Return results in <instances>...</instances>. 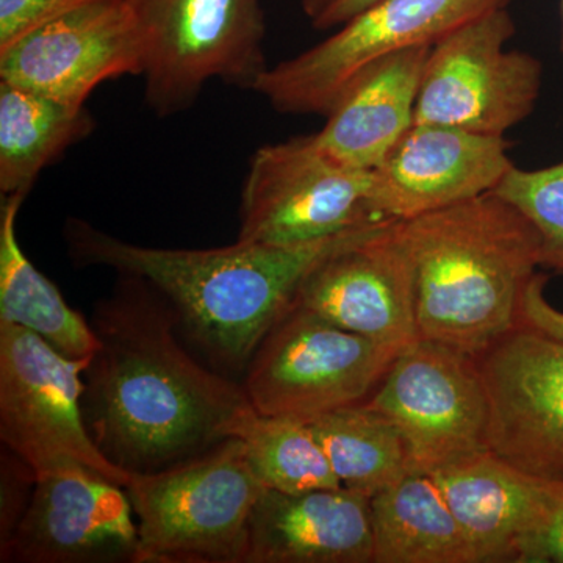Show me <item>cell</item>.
<instances>
[{
  "instance_id": "cell-3",
  "label": "cell",
  "mask_w": 563,
  "mask_h": 563,
  "mask_svg": "<svg viewBox=\"0 0 563 563\" xmlns=\"http://www.w3.org/2000/svg\"><path fill=\"white\" fill-rule=\"evenodd\" d=\"M418 339L479 357L521 325L540 265L531 221L495 191L402 220Z\"/></svg>"
},
{
  "instance_id": "cell-6",
  "label": "cell",
  "mask_w": 563,
  "mask_h": 563,
  "mask_svg": "<svg viewBox=\"0 0 563 563\" xmlns=\"http://www.w3.org/2000/svg\"><path fill=\"white\" fill-rule=\"evenodd\" d=\"M510 0H376L329 38L269 66L254 91L284 114L325 117L363 69L388 55L432 47Z\"/></svg>"
},
{
  "instance_id": "cell-4",
  "label": "cell",
  "mask_w": 563,
  "mask_h": 563,
  "mask_svg": "<svg viewBox=\"0 0 563 563\" xmlns=\"http://www.w3.org/2000/svg\"><path fill=\"white\" fill-rule=\"evenodd\" d=\"M265 490L239 439L161 472L131 474L135 563H244L252 512Z\"/></svg>"
},
{
  "instance_id": "cell-15",
  "label": "cell",
  "mask_w": 563,
  "mask_h": 563,
  "mask_svg": "<svg viewBox=\"0 0 563 563\" xmlns=\"http://www.w3.org/2000/svg\"><path fill=\"white\" fill-rule=\"evenodd\" d=\"M139 525L121 485L85 468L38 476L2 563H135Z\"/></svg>"
},
{
  "instance_id": "cell-28",
  "label": "cell",
  "mask_w": 563,
  "mask_h": 563,
  "mask_svg": "<svg viewBox=\"0 0 563 563\" xmlns=\"http://www.w3.org/2000/svg\"><path fill=\"white\" fill-rule=\"evenodd\" d=\"M548 276L537 273L529 282L521 303V324L554 336L563 342V310L547 298Z\"/></svg>"
},
{
  "instance_id": "cell-10",
  "label": "cell",
  "mask_w": 563,
  "mask_h": 563,
  "mask_svg": "<svg viewBox=\"0 0 563 563\" xmlns=\"http://www.w3.org/2000/svg\"><path fill=\"white\" fill-rule=\"evenodd\" d=\"M509 9L488 11L431 47L415 124H440L506 136L536 110L543 65L529 52L506 49L514 38Z\"/></svg>"
},
{
  "instance_id": "cell-13",
  "label": "cell",
  "mask_w": 563,
  "mask_h": 563,
  "mask_svg": "<svg viewBox=\"0 0 563 563\" xmlns=\"http://www.w3.org/2000/svg\"><path fill=\"white\" fill-rule=\"evenodd\" d=\"M144 49L128 0H99L0 51V81L85 107L103 81L143 74Z\"/></svg>"
},
{
  "instance_id": "cell-26",
  "label": "cell",
  "mask_w": 563,
  "mask_h": 563,
  "mask_svg": "<svg viewBox=\"0 0 563 563\" xmlns=\"http://www.w3.org/2000/svg\"><path fill=\"white\" fill-rule=\"evenodd\" d=\"M38 474L20 454L0 451V553L7 550L24 520L35 493Z\"/></svg>"
},
{
  "instance_id": "cell-16",
  "label": "cell",
  "mask_w": 563,
  "mask_h": 563,
  "mask_svg": "<svg viewBox=\"0 0 563 563\" xmlns=\"http://www.w3.org/2000/svg\"><path fill=\"white\" fill-rule=\"evenodd\" d=\"M506 136L413 124L373 169L374 206L384 220H410L495 191L514 168Z\"/></svg>"
},
{
  "instance_id": "cell-21",
  "label": "cell",
  "mask_w": 563,
  "mask_h": 563,
  "mask_svg": "<svg viewBox=\"0 0 563 563\" xmlns=\"http://www.w3.org/2000/svg\"><path fill=\"white\" fill-rule=\"evenodd\" d=\"M95 128L87 107L0 81V198H25L40 174Z\"/></svg>"
},
{
  "instance_id": "cell-8",
  "label": "cell",
  "mask_w": 563,
  "mask_h": 563,
  "mask_svg": "<svg viewBox=\"0 0 563 563\" xmlns=\"http://www.w3.org/2000/svg\"><path fill=\"white\" fill-rule=\"evenodd\" d=\"M90 358H68L29 329L0 320V440L38 476L85 468L125 485L99 451L81 409Z\"/></svg>"
},
{
  "instance_id": "cell-5",
  "label": "cell",
  "mask_w": 563,
  "mask_h": 563,
  "mask_svg": "<svg viewBox=\"0 0 563 563\" xmlns=\"http://www.w3.org/2000/svg\"><path fill=\"white\" fill-rule=\"evenodd\" d=\"M144 49V99L157 117L190 109L211 80L254 91L265 70L262 0H128Z\"/></svg>"
},
{
  "instance_id": "cell-27",
  "label": "cell",
  "mask_w": 563,
  "mask_h": 563,
  "mask_svg": "<svg viewBox=\"0 0 563 563\" xmlns=\"http://www.w3.org/2000/svg\"><path fill=\"white\" fill-rule=\"evenodd\" d=\"M99 0H0V51L41 25Z\"/></svg>"
},
{
  "instance_id": "cell-22",
  "label": "cell",
  "mask_w": 563,
  "mask_h": 563,
  "mask_svg": "<svg viewBox=\"0 0 563 563\" xmlns=\"http://www.w3.org/2000/svg\"><path fill=\"white\" fill-rule=\"evenodd\" d=\"M24 196L0 203V320L41 336L68 358H90L99 340L90 320L69 307L60 290L29 261L18 239Z\"/></svg>"
},
{
  "instance_id": "cell-32",
  "label": "cell",
  "mask_w": 563,
  "mask_h": 563,
  "mask_svg": "<svg viewBox=\"0 0 563 563\" xmlns=\"http://www.w3.org/2000/svg\"><path fill=\"white\" fill-rule=\"evenodd\" d=\"M561 24H562L561 49H562V54H563V0H561Z\"/></svg>"
},
{
  "instance_id": "cell-31",
  "label": "cell",
  "mask_w": 563,
  "mask_h": 563,
  "mask_svg": "<svg viewBox=\"0 0 563 563\" xmlns=\"http://www.w3.org/2000/svg\"><path fill=\"white\" fill-rule=\"evenodd\" d=\"M335 0H301L303 13L310 21L317 20L322 11L328 10Z\"/></svg>"
},
{
  "instance_id": "cell-18",
  "label": "cell",
  "mask_w": 563,
  "mask_h": 563,
  "mask_svg": "<svg viewBox=\"0 0 563 563\" xmlns=\"http://www.w3.org/2000/svg\"><path fill=\"white\" fill-rule=\"evenodd\" d=\"M369 499L346 488H266L252 512L244 563H373Z\"/></svg>"
},
{
  "instance_id": "cell-29",
  "label": "cell",
  "mask_w": 563,
  "mask_h": 563,
  "mask_svg": "<svg viewBox=\"0 0 563 563\" xmlns=\"http://www.w3.org/2000/svg\"><path fill=\"white\" fill-rule=\"evenodd\" d=\"M521 563H563V507L528 548Z\"/></svg>"
},
{
  "instance_id": "cell-30",
  "label": "cell",
  "mask_w": 563,
  "mask_h": 563,
  "mask_svg": "<svg viewBox=\"0 0 563 563\" xmlns=\"http://www.w3.org/2000/svg\"><path fill=\"white\" fill-rule=\"evenodd\" d=\"M376 0H335L328 10L322 11L312 25L317 31H332L361 13Z\"/></svg>"
},
{
  "instance_id": "cell-14",
  "label": "cell",
  "mask_w": 563,
  "mask_h": 563,
  "mask_svg": "<svg viewBox=\"0 0 563 563\" xmlns=\"http://www.w3.org/2000/svg\"><path fill=\"white\" fill-rule=\"evenodd\" d=\"M292 306L377 342H415L413 273L401 222H379L322 258Z\"/></svg>"
},
{
  "instance_id": "cell-17",
  "label": "cell",
  "mask_w": 563,
  "mask_h": 563,
  "mask_svg": "<svg viewBox=\"0 0 563 563\" xmlns=\"http://www.w3.org/2000/svg\"><path fill=\"white\" fill-rule=\"evenodd\" d=\"M432 476L479 563H521L563 507V483L521 472L490 451Z\"/></svg>"
},
{
  "instance_id": "cell-25",
  "label": "cell",
  "mask_w": 563,
  "mask_h": 563,
  "mask_svg": "<svg viewBox=\"0 0 563 563\" xmlns=\"http://www.w3.org/2000/svg\"><path fill=\"white\" fill-rule=\"evenodd\" d=\"M495 192L536 228L542 268L563 276V158L544 168L514 166Z\"/></svg>"
},
{
  "instance_id": "cell-20",
  "label": "cell",
  "mask_w": 563,
  "mask_h": 563,
  "mask_svg": "<svg viewBox=\"0 0 563 563\" xmlns=\"http://www.w3.org/2000/svg\"><path fill=\"white\" fill-rule=\"evenodd\" d=\"M369 506L373 563H479L432 474L410 472Z\"/></svg>"
},
{
  "instance_id": "cell-24",
  "label": "cell",
  "mask_w": 563,
  "mask_h": 563,
  "mask_svg": "<svg viewBox=\"0 0 563 563\" xmlns=\"http://www.w3.org/2000/svg\"><path fill=\"white\" fill-rule=\"evenodd\" d=\"M251 468L269 490L342 488L309 421L247 409L232 428Z\"/></svg>"
},
{
  "instance_id": "cell-7",
  "label": "cell",
  "mask_w": 563,
  "mask_h": 563,
  "mask_svg": "<svg viewBox=\"0 0 563 563\" xmlns=\"http://www.w3.org/2000/svg\"><path fill=\"white\" fill-rule=\"evenodd\" d=\"M401 350L292 306L252 355L242 385L258 413L310 421L368 401Z\"/></svg>"
},
{
  "instance_id": "cell-1",
  "label": "cell",
  "mask_w": 563,
  "mask_h": 563,
  "mask_svg": "<svg viewBox=\"0 0 563 563\" xmlns=\"http://www.w3.org/2000/svg\"><path fill=\"white\" fill-rule=\"evenodd\" d=\"M98 351L85 369V422L129 474L161 472L232 439L252 404L242 384L192 357L180 318L150 282L120 274L90 317Z\"/></svg>"
},
{
  "instance_id": "cell-23",
  "label": "cell",
  "mask_w": 563,
  "mask_h": 563,
  "mask_svg": "<svg viewBox=\"0 0 563 563\" xmlns=\"http://www.w3.org/2000/svg\"><path fill=\"white\" fill-rule=\"evenodd\" d=\"M309 422L346 490L372 499L412 472L401 432L365 402L320 415Z\"/></svg>"
},
{
  "instance_id": "cell-11",
  "label": "cell",
  "mask_w": 563,
  "mask_h": 563,
  "mask_svg": "<svg viewBox=\"0 0 563 563\" xmlns=\"http://www.w3.org/2000/svg\"><path fill=\"white\" fill-rule=\"evenodd\" d=\"M365 404L401 432L412 472L437 473L488 451L483 377L476 358L453 347L407 344Z\"/></svg>"
},
{
  "instance_id": "cell-19",
  "label": "cell",
  "mask_w": 563,
  "mask_h": 563,
  "mask_svg": "<svg viewBox=\"0 0 563 563\" xmlns=\"http://www.w3.org/2000/svg\"><path fill=\"white\" fill-rule=\"evenodd\" d=\"M429 52L415 47L363 69L312 133L314 143L343 165L376 169L415 124Z\"/></svg>"
},
{
  "instance_id": "cell-9",
  "label": "cell",
  "mask_w": 563,
  "mask_h": 563,
  "mask_svg": "<svg viewBox=\"0 0 563 563\" xmlns=\"http://www.w3.org/2000/svg\"><path fill=\"white\" fill-rule=\"evenodd\" d=\"M384 220L373 172L336 162L313 135L265 144L251 157L240 201L239 240L302 244Z\"/></svg>"
},
{
  "instance_id": "cell-2",
  "label": "cell",
  "mask_w": 563,
  "mask_h": 563,
  "mask_svg": "<svg viewBox=\"0 0 563 563\" xmlns=\"http://www.w3.org/2000/svg\"><path fill=\"white\" fill-rule=\"evenodd\" d=\"M373 225L312 243L239 240L213 250L143 246L73 217L63 235L74 265L103 266L150 282L218 369L244 373L314 266Z\"/></svg>"
},
{
  "instance_id": "cell-12",
  "label": "cell",
  "mask_w": 563,
  "mask_h": 563,
  "mask_svg": "<svg viewBox=\"0 0 563 563\" xmlns=\"http://www.w3.org/2000/svg\"><path fill=\"white\" fill-rule=\"evenodd\" d=\"M476 362L487 393L488 451L563 483V342L521 324Z\"/></svg>"
}]
</instances>
